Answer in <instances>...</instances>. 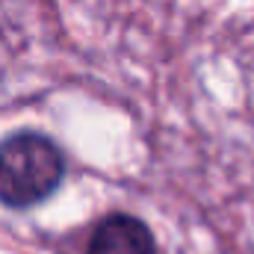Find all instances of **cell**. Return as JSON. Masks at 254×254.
<instances>
[{"instance_id":"cell-2","label":"cell","mask_w":254,"mask_h":254,"mask_svg":"<svg viewBox=\"0 0 254 254\" xmlns=\"http://www.w3.org/2000/svg\"><path fill=\"white\" fill-rule=\"evenodd\" d=\"M86 254H157V246L145 222L127 213H110L95 228Z\"/></svg>"},{"instance_id":"cell-1","label":"cell","mask_w":254,"mask_h":254,"mask_svg":"<svg viewBox=\"0 0 254 254\" xmlns=\"http://www.w3.org/2000/svg\"><path fill=\"white\" fill-rule=\"evenodd\" d=\"M65 178L63 148L36 130H18L0 142V201L15 210L48 201Z\"/></svg>"}]
</instances>
